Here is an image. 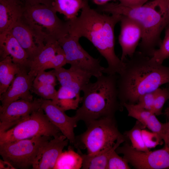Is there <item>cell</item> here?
Returning <instances> with one entry per match:
<instances>
[{"instance_id": "1", "label": "cell", "mask_w": 169, "mask_h": 169, "mask_svg": "<svg viewBox=\"0 0 169 169\" xmlns=\"http://www.w3.org/2000/svg\"><path fill=\"white\" fill-rule=\"evenodd\" d=\"M121 17L118 14L101 13L92 8L87 0L80 15L68 21L69 34L87 39L105 58L108 66L103 72L108 75L118 74L124 64V61L118 57L115 50V28Z\"/></svg>"}, {"instance_id": "2", "label": "cell", "mask_w": 169, "mask_h": 169, "mask_svg": "<svg viewBox=\"0 0 169 169\" xmlns=\"http://www.w3.org/2000/svg\"><path fill=\"white\" fill-rule=\"evenodd\" d=\"M124 61L117 79L118 98L123 107L125 103L136 104L141 96L169 83V66L139 51Z\"/></svg>"}, {"instance_id": "3", "label": "cell", "mask_w": 169, "mask_h": 169, "mask_svg": "<svg viewBox=\"0 0 169 169\" xmlns=\"http://www.w3.org/2000/svg\"><path fill=\"white\" fill-rule=\"evenodd\" d=\"M169 0H154L136 7L108 3L99 6L97 11L126 16L137 22L142 31L139 51L151 57L161 43L162 31L169 24Z\"/></svg>"}, {"instance_id": "4", "label": "cell", "mask_w": 169, "mask_h": 169, "mask_svg": "<svg viewBox=\"0 0 169 169\" xmlns=\"http://www.w3.org/2000/svg\"><path fill=\"white\" fill-rule=\"evenodd\" d=\"M96 79L95 82H90L82 89V105L74 115L78 121L82 120L86 124L115 117V112L122 108L118 98L117 75L103 74Z\"/></svg>"}, {"instance_id": "5", "label": "cell", "mask_w": 169, "mask_h": 169, "mask_svg": "<svg viewBox=\"0 0 169 169\" xmlns=\"http://www.w3.org/2000/svg\"><path fill=\"white\" fill-rule=\"evenodd\" d=\"M86 130L75 136L76 148L86 149L88 154H95L112 147L118 139L127 140L119 131L115 117H106L86 124Z\"/></svg>"}, {"instance_id": "6", "label": "cell", "mask_w": 169, "mask_h": 169, "mask_svg": "<svg viewBox=\"0 0 169 169\" xmlns=\"http://www.w3.org/2000/svg\"><path fill=\"white\" fill-rule=\"evenodd\" d=\"M60 131L49 120L41 108L11 128L0 132V143L32 138L37 136L54 138Z\"/></svg>"}, {"instance_id": "7", "label": "cell", "mask_w": 169, "mask_h": 169, "mask_svg": "<svg viewBox=\"0 0 169 169\" xmlns=\"http://www.w3.org/2000/svg\"><path fill=\"white\" fill-rule=\"evenodd\" d=\"M51 137L37 136L32 138L0 143L3 160L15 168H29L34 163L44 144Z\"/></svg>"}, {"instance_id": "8", "label": "cell", "mask_w": 169, "mask_h": 169, "mask_svg": "<svg viewBox=\"0 0 169 169\" xmlns=\"http://www.w3.org/2000/svg\"><path fill=\"white\" fill-rule=\"evenodd\" d=\"M52 6L43 4L25 5L23 15L40 26L46 35V42L58 41L69 34V23L60 19Z\"/></svg>"}, {"instance_id": "9", "label": "cell", "mask_w": 169, "mask_h": 169, "mask_svg": "<svg viewBox=\"0 0 169 169\" xmlns=\"http://www.w3.org/2000/svg\"><path fill=\"white\" fill-rule=\"evenodd\" d=\"M79 38L69 34L58 40L64 51L66 63L97 78L103 74L105 68L101 66L99 59L92 57L83 48Z\"/></svg>"}, {"instance_id": "10", "label": "cell", "mask_w": 169, "mask_h": 169, "mask_svg": "<svg viewBox=\"0 0 169 169\" xmlns=\"http://www.w3.org/2000/svg\"><path fill=\"white\" fill-rule=\"evenodd\" d=\"M125 141L115 150L134 168L136 169H169V148L165 145L161 149L153 151L137 150Z\"/></svg>"}, {"instance_id": "11", "label": "cell", "mask_w": 169, "mask_h": 169, "mask_svg": "<svg viewBox=\"0 0 169 169\" xmlns=\"http://www.w3.org/2000/svg\"><path fill=\"white\" fill-rule=\"evenodd\" d=\"M9 31L25 51L30 64L46 43V35L42 28L23 14Z\"/></svg>"}, {"instance_id": "12", "label": "cell", "mask_w": 169, "mask_h": 169, "mask_svg": "<svg viewBox=\"0 0 169 169\" xmlns=\"http://www.w3.org/2000/svg\"><path fill=\"white\" fill-rule=\"evenodd\" d=\"M42 99L32 101L18 100L7 105L0 106V132L14 126L41 107Z\"/></svg>"}, {"instance_id": "13", "label": "cell", "mask_w": 169, "mask_h": 169, "mask_svg": "<svg viewBox=\"0 0 169 169\" xmlns=\"http://www.w3.org/2000/svg\"><path fill=\"white\" fill-rule=\"evenodd\" d=\"M41 107L50 121L74 145L75 139L74 129L78 122L75 116H68L51 100L42 99Z\"/></svg>"}, {"instance_id": "14", "label": "cell", "mask_w": 169, "mask_h": 169, "mask_svg": "<svg viewBox=\"0 0 169 169\" xmlns=\"http://www.w3.org/2000/svg\"><path fill=\"white\" fill-rule=\"evenodd\" d=\"M120 22V31L119 42L122 50L120 59L124 61L136 52L142 36V31L137 22L127 17L122 15Z\"/></svg>"}, {"instance_id": "15", "label": "cell", "mask_w": 169, "mask_h": 169, "mask_svg": "<svg viewBox=\"0 0 169 169\" xmlns=\"http://www.w3.org/2000/svg\"><path fill=\"white\" fill-rule=\"evenodd\" d=\"M27 71L21 70L7 90L0 95V106L4 107L11 102L18 100L28 101L33 100L30 92L35 77L28 74Z\"/></svg>"}, {"instance_id": "16", "label": "cell", "mask_w": 169, "mask_h": 169, "mask_svg": "<svg viewBox=\"0 0 169 169\" xmlns=\"http://www.w3.org/2000/svg\"><path fill=\"white\" fill-rule=\"evenodd\" d=\"M69 142L63 134L46 142L38 154L32 169H54L57 160Z\"/></svg>"}, {"instance_id": "17", "label": "cell", "mask_w": 169, "mask_h": 169, "mask_svg": "<svg viewBox=\"0 0 169 169\" xmlns=\"http://www.w3.org/2000/svg\"><path fill=\"white\" fill-rule=\"evenodd\" d=\"M8 56L21 70L29 72L30 61L25 51L9 31L0 34V60Z\"/></svg>"}, {"instance_id": "18", "label": "cell", "mask_w": 169, "mask_h": 169, "mask_svg": "<svg viewBox=\"0 0 169 169\" xmlns=\"http://www.w3.org/2000/svg\"><path fill=\"white\" fill-rule=\"evenodd\" d=\"M54 70L61 86L79 94L90 82L92 76L88 73L71 67L68 69L62 67Z\"/></svg>"}, {"instance_id": "19", "label": "cell", "mask_w": 169, "mask_h": 169, "mask_svg": "<svg viewBox=\"0 0 169 169\" xmlns=\"http://www.w3.org/2000/svg\"><path fill=\"white\" fill-rule=\"evenodd\" d=\"M23 0H0V34L9 31L23 14Z\"/></svg>"}, {"instance_id": "20", "label": "cell", "mask_w": 169, "mask_h": 169, "mask_svg": "<svg viewBox=\"0 0 169 169\" xmlns=\"http://www.w3.org/2000/svg\"><path fill=\"white\" fill-rule=\"evenodd\" d=\"M127 140L118 139L114 145L110 148L104 150L95 154H87L82 153L80 149L77 148V152L82 159L81 168L83 169H107L108 159L111 153L120 145Z\"/></svg>"}, {"instance_id": "21", "label": "cell", "mask_w": 169, "mask_h": 169, "mask_svg": "<svg viewBox=\"0 0 169 169\" xmlns=\"http://www.w3.org/2000/svg\"><path fill=\"white\" fill-rule=\"evenodd\" d=\"M63 49L58 41L46 42L39 54L30 62L28 74L35 77L44 67Z\"/></svg>"}, {"instance_id": "22", "label": "cell", "mask_w": 169, "mask_h": 169, "mask_svg": "<svg viewBox=\"0 0 169 169\" xmlns=\"http://www.w3.org/2000/svg\"><path fill=\"white\" fill-rule=\"evenodd\" d=\"M123 106L126 109L128 116L136 119L151 131L159 127L161 122L151 111L138 107L135 104L125 103Z\"/></svg>"}, {"instance_id": "23", "label": "cell", "mask_w": 169, "mask_h": 169, "mask_svg": "<svg viewBox=\"0 0 169 169\" xmlns=\"http://www.w3.org/2000/svg\"><path fill=\"white\" fill-rule=\"evenodd\" d=\"M82 100V97L80 96V94L61 86L57 90L55 98L52 101L65 111L77 110Z\"/></svg>"}, {"instance_id": "24", "label": "cell", "mask_w": 169, "mask_h": 169, "mask_svg": "<svg viewBox=\"0 0 169 169\" xmlns=\"http://www.w3.org/2000/svg\"><path fill=\"white\" fill-rule=\"evenodd\" d=\"M21 69L8 56L0 61V95L4 93Z\"/></svg>"}, {"instance_id": "25", "label": "cell", "mask_w": 169, "mask_h": 169, "mask_svg": "<svg viewBox=\"0 0 169 169\" xmlns=\"http://www.w3.org/2000/svg\"><path fill=\"white\" fill-rule=\"evenodd\" d=\"M87 0H54L52 6L57 13L64 15L67 21H70L77 17Z\"/></svg>"}, {"instance_id": "26", "label": "cell", "mask_w": 169, "mask_h": 169, "mask_svg": "<svg viewBox=\"0 0 169 169\" xmlns=\"http://www.w3.org/2000/svg\"><path fill=\"white\" fill-rule=\"evenodd\" d=\"M82 159L72 147L62 152L58 157L54 169H79L82 168Z\"/></svg>"}, {"instance_id": "27", "label": "cell", "mask_w": 169, "mask_h": 169, "mask_svg": "<svg viewBox=\"0 0 169 169\" xmlns=\"http://www.w3.org/2000/svg\"><path fill=\"white\" fill-rule=\"evenodd\" d=\"M145 126L139 121L137 120L134 126L130 130L124 133L131 142V146L136 149L141 151H149L143 139L142 131Z\"/></svg>"}, {"instance_id": "28", "label": "cell", "mask_w": 169, "mask_h": 169, "mask_svg": "<svg viewBox=\"0 0 169 169\" xmlns=\"http://www.w3.org/2000/svg\"><path fill=\"white\" fill-rule=\"evenodd\" d=\"M165 29L163 39L151 57L154 60L160 64H162L165 59L169 58V24Z\"/></svg>"}, {"instance_id": "29", "label": "cell", "mask_w": 169, "mask_h": 169, "mask_svg": "<svg viewBox=\"0 0 169 169\" xmlns=\"http://www.w3.org/2000/svg\"><path fill=\"white\" fill-rule=\"evenodd\" d=\"M55 87V86L51 84L33 83L31 90L41 98L53 100L55 97L57 93V90Z\"/></svg>"}, {"instance_id": "30", "label": "cell", "mask_w": 169, "mask_h": 169, "mask_svg": "<svg viewBox=\"0 0 169 169\" xmlns=\"http://www.w3.org/2000/svg\"><path fill=\"white\" fill-rule=\"evenodd\" d=\"M169 99V91L167 88H159L156 90V94L152 111L156 115L162 114V110L166 101Z\"/></svg>"}, {"instance_id": "31", "label": "cell", "mask_w": 169, "mask_h": 169, "mask_svg": "<svg viewBox=\"0 0 169 169\" xmlns=\"http://www.w3.org/2000/svg\"><path fill=\"white\" fill-rule=\"evenodd\" d=\"M128 163L123 157L118 155L115 150L109 156L107 169H130Z\"/></svg>"}, {"instance_id": "32", "label": "cell", "mask_w": 169, "mask_h": 169, "mask_svg": "<svg viewBox=\"0 0 169 169\" xmlns=\"http://www.w3.org/2000/svg\"><path fill=\"white\" fill-rule=\"evenodd\" d=\"M57 80L54 70L49 71H43L39 72L35 77L33 83L51 84L55 86Z\"/></svg>"}, {"instance_id": "33", "label": "cell", "mask_w": 169, "mask_h": 169, "mask_svg": "<svg viewBox=\"0 0 169 169\" xmlns=\"http://www.w3.org/2000/svg\"><path fill=\"white\" fill-rule=\"evenodd\" d=\"M156 94V90L141 96L135 104L138 107L152 111Z\"/></svg>"}, {"instance_id": "34", "label": "cell", "mask_w": 169, "mask_h": 169, "mask_svg": "<svg viewBox=\"0 0 169 169\" xmlns=\"http://www.w3.org/2000/svg\"><path fill=\"white\" fill-rule=\"evenodd\" d=\"M66 64L65 55L62 49L44 67L41 71L50 69H57L63 67Z\"/></svg>"}, {"instance_id": "35", "label": "cell", "mask_w": 169, "mask_h": 169, "mask_svg": "<svg viewBox=\"0 0 169 169\" xmlns=\"http://www.w3.org/2000/svg\"><path fill=\"white\" fill-rule=\"evenodd\" d=\"M149 0H118L120 4L130 7H136L142 6Z\"/></svg>"}, {"instance_id": "36", "label": "cell", "mask_w": 169, "mask_h": 169, "mask_svg": "<svg viewBox=\"0 0 169 169\" xmlns=\"http://www.w3.org/2000/svg\"><path fill=\"white\" fill-rule=\"evenodd\" d=\"M25 5H33L43 4L52 6L54 0H23Z\"/></svg>"}, {"instance_id": "37", "label": "cell", "mask_w": 169, "mask_h": 169, "mask_svg": "<svg viewBox=\"0 0 169 169\" xmlns=\"http://www.w3.org/2000/svg\"><path fill=\"white\" fill-rule=\"evenodd\" d=\"M165 113L167 117L168 121L166 122V128L163 141L164 142L165 145L166 146L169 148V106L165 110Z\"/></svg>"}, {"instance_id": "38", "label": "cell", "mask_w": 169, "mask_h": 169, "mask_svg": "<svg viewBox=\"0 0 169 169\" xmlns=\"http://www.w3.org/2000/svg\"><path fill=\"white\" fill-rule=\"evenodd\" d=\"M0 169H15V168L8 162L0 159Z\"/></svg>"}, {"instance_id": "39", "label": "cell", "mask_w": 169, "mask_h": 169, "mask_svg": "<svg viewBox=\"0 0 169 169\" xmlns=\"http://www.w3.org/2000/svg\"><path fill=\"white\" fill-rule=\"evenodd\" d=\"M95 4L99 6L104 5L109 2L112 1H118V0H92Z\"/></svg>"}, {"instance_id": "40", "label": "cell", "mask_w": 169, "mask_h": 169, "mask_svg": "<svg viewBox=\"0 0 169 169\" xmlns=\"http://www.w3.org/2000/svg\"><path fill=\"white\" fill-rule=\"evenodd\" d=\"M168 14L169 15V5L168 8Z\"/></svg>"}, {"instance_id": "41", "label": "cell", "mask_w": 169, "mask_h": 169, "mask_svg": "<svg viewBox=\"0 0 169 169\" xmlns=\"http://www.w3.org/2000/svg\"><path fill=\"white\" fill-rule=\"evenodd\" d=\"M169 91V86H168V87H167Z\"/></svg>"}]
</instances>
